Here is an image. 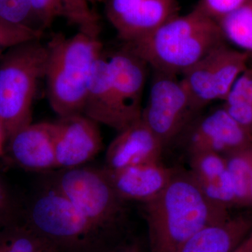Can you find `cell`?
I'll return each mask as SVG.
<instances>
[{"label": "cell", "mask_w": 252, "mask_h": 252, "mask_svg": "<svg viewBox=\"0 0 252 252\" xmlns=\"http://www.w3.org/2000/svg\"><path fill=\"white\" fill-rule=\"evenodd\" d=\"M177 0H142L114 28L124 42L148 35L179 15Z\"/></svg>", "instance_id": "e0dca14e"}, {"label": "cell", "mask_w": 252, "mask_h": 252, "mask_svg": "<svg viewBox=\"0 0 252 252\" xmlns=\"http://www.w3.org/2000/svg\"><path fill=\"white\" fill-rule=\"evenodd\" d=\"M6 142H7V137H6V131L2 124L0 122V157H4Z\"/></svg>", "instance_id": "1f68e13d"}, {"label": "cell", "mask_w": 252, "mask_h": 252, "mask_svg": "<svg viewBox=\"0 0 252 252\" xmlns=\"http://www.w3.org/2000/svg\"><path fill=\"white\" fill-rule=\"evenodd\" d=\"M48 47L40 39L11 47L0 59V122L8 139L32 122L38 84L45 75Z\"/></svg>", "instance_id": "8992f818"}, {"label": "cell", "mask_w": 252, "mask_h": 252, "mask_svg": "<svg viewBox=\"0 0 252 252\" xmlns=\"http://www.w3.org/2000/svg\"><path fill=\"white\" fill-rule=\"evenodd\" d=\"M0 252H52L48 244L17 217L0 225Z\"/></svg>", "instance_id": "ac0fdd59"}, {"label": "cell", "mask_w": 252, "mask_h": 252, "mask_svg": "<svg viewBox=\"0 0 252 252\" xmlns=\"http://www.w3.org/2000/svg\"><path fill=\"white\" fill-rule=\"evenodd\" d=\"M48 99L59 117L82 114L94 63L102 54L99 36L79 31L70 37L57 34L46 44Z\"/></svg>", "instance_id": "3957f363"}, {"label": "cell", "mask_w": 252, "mask_h": 252, "mask_svg": "<svg viewBox=\"0 0 252 252\" xmlns=\"http://www.w3.org/2000/svg\"><path fill=\"white\" fill-rule=\"evenodd\" d=\"M223 102V107L230 117L252 135V104L228 99Z\"/></svg>", "instance_id": "4316f807"}, {"label": "cell", "mask_w": 252, "mask_h": 252, "mask_svg": "<svg viewBox=\"0 0 252 252\" xmlns=\"http://www.w3.org/2000/svg\"><path fill=\"white\" fill-rule=\"evenodd\" d=\"M225 40L252 54V0L218 21Z\"/></svg>", "instance_id": "d6986e66"}, {"label": "cell", "mask_w": 252, "mask_h": 252, "mask_svg": "<svg viewBox=\"0 0 252 252\" xmlns=\"http://www.w3.org/2000/svg\"><path fill=\"white\" fill-rule=\"evenodd\" d=\"M83 114L120 132L135 122L126 112L113 86L107 58L94 63L86 91Z\"/></svg>", "instance_id": "7c38bea8"}, {"label": "cell", "mask_w": 252, "mask_h": 252, "mask_svg": "<svg viewBox=\"0 0 252 252\" xmlns=\"http://www.w3.org/2000/svg\"><path fill=\"white\" fill-rule=\"evenodd\" d=\"M163 144L142 119L119 132L109 144L105 168L123 167L160 161Z\"/></svg>", "instance_id": "4fadbf2b"}, {"label": "cell", "mask_w": 252, "mask_h": 252, "mask_svg": "<svg viewBox=\"0 0 252 252\" xmlns=\"http://www.w3.org/2000/svg\"><path fill=\"white\" fill-rule=\"evenodd\" d=\"M109 252H149L148 245H145L138 239L130 235L117 244Z\"/></svg>", "instance_id": "f546056e"}, {"label": "cell", "mask_w": 252, "mask_h": 252, "mask_svg": "<svg viewBox=\"0 0 252 252\" xmlns=\"http://www.w3.org/2000/svg\"><path fill=\"white\" fill-rule=\"evenodd\" d=\"M33 14L43 31L59 17H64V0H31Z\"/></svg>", "instance_id": "d4e9b609"}, {"label": "cell", "mask_w": 252, "mask_h": 252, "mask_svg": "<svg viewBox=\"0 0 252 252\" xmlns=\"http://www.w3.org/2000/svg\"><path fill=\"white\" fill-rule=\"evenodd\" d=\"M142 204L149 252H178L200 230L230 216L210 200L190 172L176 170L155 198Z\"/></svg>", "instance_id": "6da1fadb"}, {"label": "cell", "mask_w": 252, "mask_h": 252, "mask_svg": "<svg viewBox=\"0 0 252 252\" xmlns=\"http://www.w3.org/2000/svg\"><path fill=\"white\" fill-rule=\"evenodd\" d=\"M21 217L52 252H109L120 243L102 233L46 183L21 210Z\"/></svg>", "instance_id": "277c9868"}, {"label": "cell", "mask_w": 252, "mask_h": 252, "mask_svg": "<svg viewBox=\"0 0 252 252\" xmlns=\"http://www.w3.org/2000/svg\"><path fill=\"white\" fill-rule=\"evenodd\" d=\"M190 157V173L198 182H208L226 171L224 156L212 152H197Z\"/></svg>", "instance_id": "44dd1931"}, {"label": "cell", "mask_w": 252, "mask_h": 252, "mask_svg": "<svg viewBox=\"0 0 252 252\" xmlns=\"http://www.w3.org/2000/svg\"><path fill=\"white\" fill-rule=\"evenodd\" d=\"M250 62V54L225 43L184 72L181 80L195 109L198 112L214 101H224Z\"/></svg>", "instance_id": "52a82bcc"}, {"label": "cell", "mask_w": 252, "mask_h": 252, "mask_svg": "<svg viewBox=\"0 0 252 252\" xmlns=\"http://www.w3.org/2000/svg\"><path fill=\"white\" fill-rule=\"evenodd\" d=\"M142 0H107L106 15L112 26L130 12Z\"/></svg>", "instance_id": "f1b7e54d"}, {"label": "cell", "mask_w": 252, "mask_h": 252, "mask_svg": "<svg viewBox=\"0 0 252 252\" xmlns=\"http://www.w3.org/2000/svg\"><path fill=\"white\" fill-rule=\"evenodd\" d=\"M252 230V215L227 217L200 230L178 252H231Z\"/></svg>", "instance_id": "2e32d148"}, {"label": "cell", "mask_w": 252, "mask_h": 252, "mask_svg": "<svg viewBox=\"0 0 252 252\" xmlns=\"http://www.w3.org/2000/svg\"><path fill=\"white\" fill-rule=\"evenodd\" d=\"M21 211L9 187L0 176V225L14 220Z\"/></svg>", "instance_id": "83f0119b"}, {"label": "cell", "mask_w": 252, "mask_h": 252, "mask_svg": "<svg viewBox=\"0 0 252 252\" xmlns=\"http://www.w3.org/2000/svg\"><path fill=\"white\" fill-rule=\"evenodd\" d=\"M252 146L224 156L227 170L234 187L235 205L240 206H250V160Z\"/></svg>", "instance_id": "ffe728a7"}, {"label": "cell", "mask_w": 252, "mask_h": 252, "mask_svg": "<svg viewBox=\"0 0 252 252\" xmlns=\"http://www.w3.org/2000/svg\"><path fill=\"white\" fill-rule=\"evenodd\" d=\"M154 72L141 119L165 147L180 137L198 111L178 76Z\"/></svg>", "instance_id": "ba28073f"}, {"label": "cell", "mask_w": 252, "mask_h": 252, "mask_svg": "<svg viewBox=\"0 0 252 252\" xmlns=\"http://www.w3.org/2000/svg\"><path fill=\"white\" fill-rule=\"evenodd\" d=\"M50 172L46 183L102 233L117 243L129 236L127 202L118 195L103 168L82 165Z\"/></svg>", "instance_id": "5b68a950"}, {"label": "cell", "mask_w": 252, "mask_h": 252, "mask_svg": "<svg viewBox=\"0 0 252 252\" xmlns=\"http://www.w3.org/2000/svg\"><path fill=\"white\" fill-rule=\"evenodd\" d=\"M64 18L79 28V31L90 35L99 36V18L89 7L86 0H64Z\"/></svg>", "instance_id": "603a6c76"}, {"label": "cell", "mask_w": 252, "mask_h": 252, "mask_svg": "<svg viewBox=\"0 0 252 252\" xmlns=\"http://www.w3.org/2000/svg\"><path fill=\"white\" fill-rule=\"evenodd\" d=\"M103 169L121 198L127 202L135 200L142 203L158 195L168 185L176 171L175 169L164 166L160 161L117 170Z\"/></svg>", "instance_id": "5bb4252c"}, {"label": "cell", "mask_w": 252, "mask_h": 252, "mask_svg": "<svg viewBox=\"0 0 252 252\" xmlns=\"http://www.w3.org/2000/svg\"><path fill=\"white\" fill-rule=\"evenodd\" d=\"M0 22L44 32L34 18L31 0H0Z\"/></svg>", "instance_id": "7402d4cb"}, {"label": "cell", "mask_w": 252, "mask_h": 252, "mask_svg": "<svg viewBox=\"0 0 252 252\" xmlns=\"http://www.w3.org/2000/svg\"><path fill=\"white\" fill-rule=\"evenodd\" d=\"M231 252H252V230Z\"/></svg>", "instance_id": "4dcf8cb0"}, {"label": "cell", "mask_w": 252, "mask_h": 252, "mask_svg": "<svg viewBox=\"0 0 252 252\" xmlns=\"http://www.w3.org/2000/svg\"><path fill=\"white\" fill-rule=\"evenodd\" d=\"M107 60L118 98L133 122L140 120L148 65L125 46L113 53Z\"/></svg>", "instance_id": "9a60e30c"}, {"label": "cell", "mask_w": 252, "mask_h": 252, "mask_svg": "<svg viewBox=\"0 0 252 252\" xmlns=\"http://www.w3.org/2000/svg\"><path fill=\"white\" fill-rule=\"evenodd\" d=\"M180 137L189 155L212 152L225 156L252 145V134L239 125L223 107L195 117Z\"/></svg>", "instance_id": "9c48e42d"}, {"label": "cell", "mask_w": 252, "mask_h": 252, "mask_svg": "<svg viewBox=\"0 0 252 252\" xmlns=\"http://www.w3.org/2000/svg\"><path fill=\"white\" fill-rule=\"evenodd\" d=\"M250 206L252 207V146L250 148Z\"/></svg>", "instance_id": "d6a6232c"}, {"label": "cell", "mask_w": 252, "mask_h": 252, "mask_svg": "<svg viewBox=\"0 0 252 252\" xmlns=\"http://www.w3.org/2000/svg\"><path fill=\"white\" fill-rule=\"evenodd\" d=\"M225 41L219 23L195 7L124 46L154 71L178 76Z\"/></svg>", "instance_id": "7a4b0ae2"}, {"label": "cell", "mask_w": 252, "mask_h": 252, "mask_svg": "<svg viewBox=\"0 0 252 252\" xmlns=\"http://www.w3.org/2000/svg\"><path fill=\"white\" fill-rule=\"evenodd\" d=\"M43 33L0 22V56L8 49L25 41L40 39Z\"/></svg>", "instance_id": "cb8c5ba5"}, {"label": "cell", "mask_w": 252, "mask_h": 252, "mask_svg": "<svg viewBox=\"0 0 252 252\" xmlns=\"http://www.w3.org/2000/svg\"><path fill=\"white\" fill-rule=\"evenodd\" d=\"M5 157L28 171L57 170L53 122L31 123L15 132L6 142Z\"/></svg>", "instance_id": "8fae6325"}, {"label": "cell", "mask_w": 252, "mask_h": 252, "mask_svg": "<svg viewBox=\"0 0 252 252\" xmlns=\"http://www.w3.org/2000/svg\"><path fill=\"white\" fill-rule=\"evenodd\" d=\"M250 61H252V54H250Z\"/></svg>", "instance_id": "e575fe53"}, {"label": "cell", "mask_w": 252, "mask_h": 252, "mask_svg": "<svg viewBox=\"0 0 252 252\" xmlns=\"http://www.w3.org/2000/svg\"><path fill=\"white\" fill-rule=\"evenodd\" d=\"M248 0H200L196 8L218 22Z\"/></svg>", "instance_id": "484cf974"}, {"label": "cell", "mask_w": 252, "mask_h": 252, "mask_svg": "<svg viewBox=\"0 0 252 252\" xmlns=\"http://www.w3.org/2000/svg\"><path fill=\"white\" fill-rule=\"evenodd\" d=\"M57 169L82 166L102 149L98 124L83 114L59 117L53 122Z\"/></svg>", "instance_id": "30bf717a"}, {"label": "cell", "mask_w": 252, "mask_h": 252, "mask_svg": "<svg viewBox=\"0 0 252 252\" xmlns=\"http://www.w3.org/2000/svg\"><path fill=\"white\" fill-rule=\"evenodd\" d=\"M86 1H88V2H93V3H96V2H103V1H106V0H86Z\"/></svg>", "instance_id": "836d02e7"}]
</instances>
